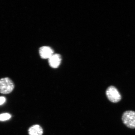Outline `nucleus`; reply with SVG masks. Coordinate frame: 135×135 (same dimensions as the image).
I'll return each instance as SVG.
<instances>
[{
  "instance_id": "6",
  "label": "nucleus",
  "mask_w": 135,
  "mask_h": 135,
  "mask_svg": "<svg viewBox=\"0 0 135 135\" xmlns=\"http://www.w3.org/2000/svg\"><path fill=\"white\" fill-rule=\"evenodd\" d=\"M43 133L42 128L38 125L32 126L28 130L29 135H42Z\"/></svg>"
},
{
  "instance_id": "5",
  "label": "nucleus",
  "mask_w": 135,
  "mask_h": 135,
  "mask_svg": "<svg viewBox=\"0 0 135 135\" xmlns=\"http://www.w3.org/2000/svg\"><path fill=\"white\" fill-rule=\"evenodd\" d=\"M49 62L51 67L54 68H57L60 65L61 58L60 55L53 54L49 59Z\"/></svg>"
},
{
  "instance_id": "8",
  "label": "nucleus",
  "mask_w": 135,
  "mask_h": 135,
  "mask_svg": "<svg viewBox=\"0 0 135 135\" xmlns=\"http://www.w3.org/2000/svg\"><path fill=\"white\" fill-rule=\"evenodd\" d=\"M6 101V98L4 97H0V105L4 104Z\"/></svg>"
},
{
  "instance_id": "1",
  "label": "nucleus",
  "mask_w": 135,
  "mask_h": 135,
  "mask_svg": "<svg viewBox=\"0 0 135 135\" xmlns=\"http://www.w3.org/2000/svg\"><path fill=\"white\" fill-rule=\"evenodd\" d=\"M15 86L14 83L8 77L0 79V93L3 94H9L13 91Z\"/></svg>"
},
{
  "instance_id": "7",
  "label": "nucleus",
  "mask_w": 135,
  "mask_h": 135,
  "mask_svg": "<svg viewBox=\"0 0 135 135\" xmlns=\"http://www.w3.org/2000/svg\"><path fill=\"white\" fill-rule=\"evenodd\" d=\"M11 118L10 114L8 113H3L0 114V121H5Z\"/></svg>"
},
{
  "instance_id": "3",
  "label": "nucleus",
  "mask_w": 135,
  "mask_h": 135,
  "mask_svg": "<svg viewBox=\"0 0 135 135\" xmlns=\"http://www.w3.org/2000/svg\"><path fill=\"white\" fill-rule=\"evenodd\" d=\"M106 95L109 101L112 103H118L121 99V96L119 92L113 86L108 87L106 90Z\"/></svg>"
},
{
  "instance_id": "4",
  "label": "nucleus",
  "mask_w": 135,
  "mask_h": 135,
  "mask_svg": "<svg viewBox=\"0 0 135 135\" xmlns=\"http://www.w3.org/2000/svg\"><path fill=\"white\" fill-rule=\"evenodd\" d=\"M40 55L44 59H49L54 54L52 49L48 46H43L40 49Z\"/></svg>"
},
{
  "instance_id": "2",
  "label": "nucleus",
  "mask_w": 135,
  "mask_h": 135,
  "mask_svg": "<svg viewBox=\"0 0 135 135\" xmlns=\"http://www.w3.org/2000/svg\"><path fill=\"white\" fill-rule=\"evenodd\" d=\"M123 123L128 128H135V112L127 111L124 112L122 118Z\"/></svg>"
}]
</instances>
